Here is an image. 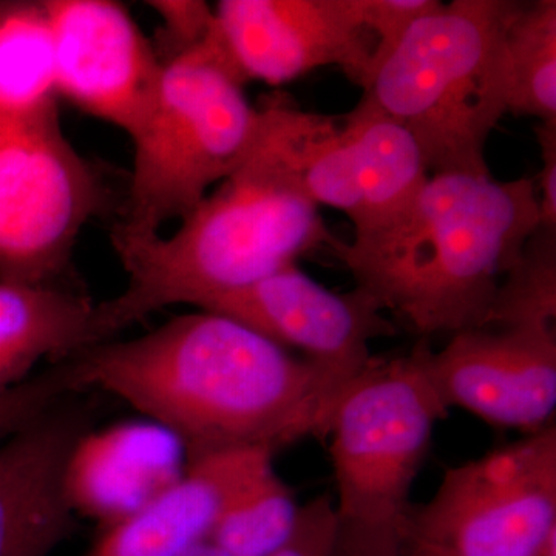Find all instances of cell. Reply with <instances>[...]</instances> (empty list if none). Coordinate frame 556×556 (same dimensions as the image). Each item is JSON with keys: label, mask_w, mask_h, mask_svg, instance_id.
Segmentation results:
<instances>
[{"label": "cell", "mask_w": 556, "mask_h": 556, "mask_svg": "<svg viewBox=\"0 0 556 556\" xmlns=\"http://www.w3.org/2000/svg\"><path fill=\"white\" fill-rule=\"evenodd\" d=\"M68 361L79 391L127 402L174 434L186 457L237 448L276 456L303 439H325L354 379L204 309Z\"/></svg>", "instance_id": "6da1fadb"}, {"label": "cell", "mask_w": 556, "mask_h": 556, "mask_svg": "<svg viewBox=\"0 0 556 556\" xmlns=\"http://www.w3.org/2000/svg\"><path fill=\"white\" fill-rule=\"evenodd\" d=\"M289 105L283 97L258 104V135L247 159L179 219L177 230L113 239L127 285L100 302L110 339L156 311L200 308L338 243L300 182Z\"/></svg>", "instance_id": "7a4b0ae2"}, {"label": "cell", "mask_w": 556, "mask_h": 556, "mask_svg": "<svg viewBox=\"0 0 556 556\" xmlns=\"http://www.w3.org/2000/svg\"><path fill=\"white\" fill-rule=\"evenodd\" d=\"M535 179L433 174L412 206L332 251L356 288L420 336L485 328L501 281L540 229Z\"/></svg>", "instance_id": "3957f363"}, {"label": "cell", "mask_w": 556, "mask_h": 556, "mask_svg": "<svg viewBox=\"0 0 556 556\" xmlns=\"http://www.w3.org/2000/svg\"><path fill=\"white\" fill-rule=\"evenodd\" d=\"M518 0H453L417 21L362 90L422 149L430 174L492 175L486 141L507 113L504 35Z\"/></svg>", "instance_id": "277c9868"}, {"label": "cell", "mask_w": 556, "mask_h": 556, "mask_svg": "<svg viewBox=\"0 0 556 556\" xmlns=\"http://www.w3.org/2000/svg\"><path fill=\"white\" fill-rule=\"evenodd\" d=\"M260 108L219 49L215 33L164 62L144 123L131 137L134 167L113 239H149L188 215L247 159Z\"/></svg>", "instance_id": "5b68a950"}, {"label": "cell", "mask_w": 556, "mask_h": 556, "mask_svg": "<svg viewBox=\"0 0 556 556\" xmlns=\"http://www.w3.org/2000/svg\"><path fill=\"white\" fill-rule=\"evenodd\" d=\"M428 348L422 339L402 356L369 358L332 412L340 525L404 532L434 426L450 412L428 375Z\"/></svg>", "instance_id": "8992f818"}, {"label": "cell", "mask_w": 556, "mask_h": 556, "mask_svg": "<svg viewBox=\"0 0 556 556\" xmlns=\"http://www.w3.org/2000/svg\"><path fill=\"white\" fill-rule=\"evenodd\" d=\"M556 535V427L445 470L409 508L405 556H538Z\"/></svg>", "instance_id": "52a82bcc"}, {"label": "cell", "mask_w": 556, "mask_h": 556, "mask_svg": "<svg viewBox=\"0 0 556 556\" xmlns=\"http://www.w3.org/2000/svg\"><path fill=\"white\" fill-rule=\"evenodd\" d=\"M109 203L60 115L0 118V281L61 283L84 228Z\"/></svg>", "instance_id": "ba28073f"}, {"label": "cell", "mask_w": 556, "mask_h": 556, "mask_svg": "<svg viewBox=\"0 0 556 556\" xmlns=\"http://www.w3.org/2000/svg\"><path fill=\"white\" fill-rule=\"evenodd\" d=\"M214 33L244 84L278 87L317 68L339 67L362 87L376 39L357 0H222Z\"/></svg>", "instance_id": "9c48e42d"}, {"label": "cell", "mask_w": 556, "mask_h": 556, "mask_svg": "<svg viewBox=\"0 0 556 556\" xmlns=\"http://www.w3.org/2000/svg\"><path fill=\"white\" fill-rule=\"evenodd\" d=\"M60 100L137 134L163 72L152 40L113 0H46Z\"/></svg>", "instance_id": "30bf717a"}, {"label": "cell", "mask_w": 556, "mask_h": 556, "mask_svg": "<svg viewBox=\"0 0 556 556\" xmlns=\"http://www.w3.org/2000/svg\"><path fill=\"white\" fill-rule=\"evenodd\" d=\"M427 369L445 407L463 408L527 434L554 424L556 327L515 325L467 329L442 350L427 351Z\"/></svg>", "instance_id": "8fae6325"}, {"label": "cell", "mask_w": 556, "mask_h": 556, "mask_svg": "<svg viewBox=\"0 0 556 556\" xmlns=\"http://www.w3.org/2000/svg\"><path fill=\"white\" fill-rule=\"evenodd\" d=\"M199 309L232 318L278 346L298 350L350 378L367 367L372 340L399 332L364 291H331L298 265L208 300Z\"/></svg>", "instance_id": "7c38bea8"}, {"label": "cell", "mask_w": 556, "mask_h": 556, "mask_svg": "<svg viewBox=\"0 0 556 556\" xmlns=\"http://www.w3.org/2000/svg\"><path fill=\"white\" fill-rule=\"evenodd\" d=\"M70 397L0 444V556H50L75 532L65 477L94 413Z\"/></svg>", "instance_id": "4fadbf2b"}, {"label": "cell", "mask_w": 556, "mask_h": 556, "mask_svg": "<svg viewBox=\"0 0 556 556\" xmlns=\"http://www.w3.org/2000/svg\"><path fill=\"white\" fill-rule=\"evenodd\" d=\"M274 463L257 448L186 457L177 481L141 510L102 530L86 556H182L206 543L241 486Z\"/></svg>", "instance_id": "5bb4252c"}, {"label": "cell", "mask_w": 556, "mask_h": 556, "mask_svg": "<svg viewBox=\"0 0 556 556\" xmlns=\"http://www.w3.org/2000/svg\"><path fill=\"white\" fill-rule=\"evenodd\" d=\"M182 452L156 424L93 428L70 456L65 485L73 510L102 530L118 525L177 481L186 467Z\"/></svg>", "instance_id": "9a60e30c"}, {"label": "cell", "mask_w": 556, "mask_h": 556, "mask_svg": "<svg viewBox=\"0 0 556 556\" xmlns=\"http://www.w3.org/2000/svg\"><path fill=\"white\" fill-rule=\"evenodd\" d=\"M105 340L100 302L68 281H0V394L30 379L43 358L67 361Z\"/></svg>", "instance_id": "2e32d148"}, {"label": "cell", "mask_w": 556, "mask_h": 556, "mask_svg": "<svg viewBox=\"0 0 556 556\" xmlns=\"http://www.w3.org/2000/svg\"><path fill=\"white\" fill-rule=\"evenodd\" d=\"M356 156L361 218L356 236L382 228L404 214L431 174L415 137L365 101L342 115Z\"/></svg>", "instance_id": "e0dca14e"}, {"label": "cell", "mask_w": 556, "mask_h": 556, "mask_svg": "<svg viewBox=\"0 0 556 556\" xmlns=\"http://www.w3.org/2000/svg\"><path fill=\"white\" fill-rule=\"evenodd\" d=\"M46 0L0 2V118L60 115Z\"/></svg>", "instance_id": "ac0fdd59"}, {"label": "cell", "mask_w": 556, "mask_h": 556, "mask_svg": "<svg viewBox=\"0 0 556 556\" xmlns=\"http://www.w3.org/2000/svg\"><path fill=\"white\" fill-rule=\"evenodd\" d=\"M507 113L556 126V2H519L504 35Z\"/></svg>", "instance_id": "d6986e66"}, {"label": "cell", "mask_w": 556, "mask_h": 556, "mask_svg": "<svg viewBox=\"0 0 556 556\" xmlns=\"http://www.w3.org/2000/svg\"><path fill=\"white\" fill-rule=\"evenodd\" d=\"M299 508L270 463L232 497L208 541L230 556H270L291 535Z\"/></svg>", "instance_id": "ffe728a7"}, {"label": "cell", "mask_w": 556, "mask_h": 556, "mask_svg": "<svg viewBox=\"0 0 556 556\" xmlns=\"http://www.w3.org/2000/svg\"><path fill=\"white\" fill-rule=\"evenodd\" d=\"M515 325L556 327V230L540 226L501 281L486 327Z\"/></svg>", "instance_id": "44dd1931"}, {"label": "cell", "mask_w": 556, "mask_h": 556, "mask_svg": "<svg viewBox=\"0 0 556 556\" xmlns=\"http://www.w3.org/2000/svg\"><path fill=\"white\" fill-rule=\"evenodd\" d=\"M76 393L79 388L67 358L0 394V444Z\"/></svg>", "instance_id": "7402d4cb"}, {"label": "cell", "mask_w": 556, "mask_h": 556, "mask_svg": "<svg viewBox=\"0 0 556 556\" xmlns=\"http://www.w3.org/2000/svg\"><path fill=\"white\" fill-rule=\"evenodd\" d=\"M148 5L160 20L152 42L163 64L201 46L214 30V7L203 0H152Z\"/></svg>", "instance_id": "603a6c76"}, {"label": "cell", "mask_w": 556, "mask_h": 556, "mask_svg": "<svg viewBox=\"0 0 556 556\" xmlns=\"http://www.w3.org/2000/svg\"><path fill=\"white\" fill-rule=\"evenodd\" d=\"M439 0H357L358 14L376 39L367 78L390 56L417 21L437 11ZM364 83V84H365ZM362 84V87H364Z\"/></svg>", "instance_id": "cb8c5ba5"}, {"label": "cell", "mask_w": 556, "mask_h": 556, "mask_svg": "<svg viewBox=\"0 0 556 556\" xmlns=\"http://www.w3.org/2000/svg\"><path fill=\"white\" fill-rule=\"evenodd\" d=\"M339 515L331 495H320L299 508L288 540L270 556H332Z\"/></svg>", "instance_id": "d4e9b609"}, {"label": "cell", "mask_w": 556, "mask_h": 556, "mask_svg": "<svg viewBox=\"0 0 556 556\" xmlns=\"http://www.w3.org/2000/svg\"><path fill=\"white\" fill-rule=\"evenodd\" d=\"M332 556H405L402 533L340 525Z\"/></svg>", "instance_id": "484cf974"}, {"label": "cell", "mask_w": 556, "mask_h": 556, "mask_svg": "<svg viewBox=\"0 0 556 556\" xmlns=\"http://www.w3.org/2000/svg\"><path fill=\"white\" fill-rule=\"evenodd\" d=\"M543 169L535 179L540 199L541 228L556 230V126L538 124L535 129Z\"/></svg>", "instance_id": "4316f807"}, {"label": "cell", "mask_w": 556, "mask_h": 556, "mask_svg": "<svg viewBox=\"0 0 556 556\" xmlns=\"http://www.w3.org/2000/svg\"><path fill=\"white\" fill-rule=\"evenodd\" d=\"M182 556H230L226 554L225 551L212 544L211 541H206V543L200 544V546L193 547L192 551H189L188 554Z\"/></svg>", "instance_id": "83f0119b"}, {"label": "cell", "mask_w": 556, "mask_h": 556, "mask_svg": "<svg viewBox=\"0 0 556 556\" xmlns=\"http://www.w3.org/2000/svg\"><path fill=\"white\" fill-rule=\"evenodd\" d=\"M538 556H556V535L547 541L546 546L543 547V551Z\"/></svg>", "instance_id": "f1b7e54d"}]
</instances>
